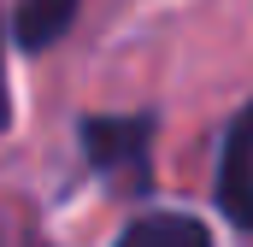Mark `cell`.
Wrapping results in <instances>:
<instances>
[{
  "label": "cell",
  "mask_w": 253,
  "mask_h": 247,
  "mask_svg": "<svg viewBox=\"0 0 253 247\" xmlns=\"http://www.w3.org/2000/svg\"><path fill=\"white\" fill-rule=\"evenodd\" d=\"M83 153L100 177H135L147 183V153H153V118L147 112H112V118H83Z\"/></svg>",
  "instance_id": "1"
},
{
  "label": "cell",
  "mask_w": 253,
  "mask_h": 247,
  "mask_svg": "<svg viewBox=\"0 0 253 247\" xmlns=\"http://www.w3.org/2000/svg\"><path fill=\"white\" fill-rule=\"evenodd\" d=\"M218 212L253 236V100L236 112L218 147Z\"/></svg>",
  "instance_id": "2"
},
{
  "label": "cell",
  "mask_w": 253,
  "mask_h": 247,
  "mask_svg": "<svg viewBox=\"0 0 253 247\" xmlns=\"http://www.w3.org/2000/svg\"><path fill=\"white\" fill-rule=\"evenodd\" d=\"M77 6L83 0H18V18H12L18 53H47L65 30L77 24Z\"/></svg>",
  "instance_id": "3"
},
{
  "label": "cell",
  "mask_w": 253,
  "mask_h": 247,
  "mask_svg": "<svg viewBox=\"0 0 253 247\" xmlns=\"http://www.w3.org/2000/svg\"><path fill=\"white\" fill-rule=\"evenodd\" d=\"M112 247H212V230L189 212H147V218L124 224V236Z\"/></svg>",
  "instance_id": "4"
},
{
  "label": "cell",
  "mask_w": 253,
  "mask_h": 247,
  "mask_svg": "<svg viewBox=\"0 0 253 247\" xmlns=\"http://www.w3.org/2000/svg\"><path fill=\"white\" fill-rule=\"evenodd\" d=\"M0 129H12V82H6V18H0Z\"/></svg>",
  "instance_id": "5"
}]
</instances>
